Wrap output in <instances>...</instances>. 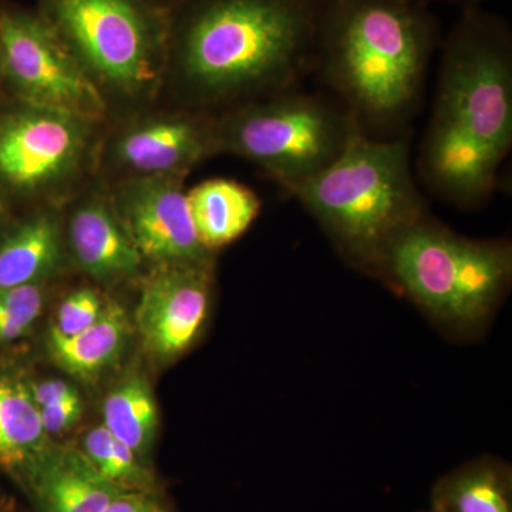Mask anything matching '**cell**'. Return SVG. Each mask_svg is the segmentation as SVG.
Segmentation results:
<instances>
[{
	"label": "cell",
	"instance_id": "83f0119b",
	"mask_svg": "<svg viewBox=\"0 0 512 512\" xmlns=\"http://www.w3.org/2000/svg\"><path fill=\"white\" fill-rule=\"evenodd\" d=\"M420 512H433V511H430V510H426V511H420Z\"/></svg>",
	"mask_w": 512,
	"mask_h": 512
},
{
	"label": "cell",
	"instance_id": "277c9868",
	"mask_svg": "<svg viewBox=\"0 0 512 512\" xmlns=\"http://www.w3.org/2000/svg\"><path fill=\"white\" fill-rule=\"evenodd\" d=\"M346 261L373 274L384 249L427 215L406 140H372L357 130L325 170L291 192Z\"/></svg>",
	"mask_w": 512,
	"mask_h": 512
},
{
	"label": "cell",
	"instance_id": "8fae6325",
	"mask_svg": "<svg viewBox=\"0 0 512 512\" xmlns=\"http://www.w3.org/2000/svg\"><path fill=\"white\" fill-rule=\"evenodd\" d=\"M211 299V262L157 265L144 279L134 315L148 352L161 360L187 352L205 328Z\"/></svg>",
	"mask_w": 512,
	"mask_h": 512
},
{
	"label": "cell",
	"instance_id": "6da1fadb",
	"mask_svg": "<svg viewBox=\"0 0 512 512\" xmlns=\"http://www.w3.org/2000/svg\"><path fill=\"white\" fill-rule=\"evenodd\" d=\"M316 8L309 0H198L173 23L167 76L198 109L284 92L315 50Z\"/></svg>",
	"mask_w": 512,
	"mask_h": 512
},
{
	"label": "cell",
	"instance_id": "ffe728a7",
	"mask_svg": "<svg viewBox=\"0 0 512 512\" xmlns=\"http://www.w3.org/2000/svg\"><path fill=\"white\" fill-rule=\"evenodd\" d=\"M103 426L121 443L144 456L156 436L158 413L150 384L143 376L121 380L103 404Z\"/></svg>",
	"mask_w": 512,
	"mask_h": 512
},
{
	"label": "cell",
	"instance_id": "2e32d148",
	"mask_svg": "<svg viewBox=\"0 0 512 512\" xmlns=\"http://www.w3.org/2000/svg\"><path fill=\"white\" fill-rule=\"evenodd\" d=\"M433 512H512V468L480 456L441 476L430 493Z\"/></svg>",
	"mask_w": 512,
	"mask_h": 512
},
{
	"label": "cell",
	"instance_id": "d6986e66",
	"mask_svg": "<svg viewBox=\"0 0 512 512\" xmlns=\"http://www.w3.org/2000/svg\"><path fill=\"white\" fill-rule=\"evenodd\" d=\"M128 319L123 306L107 302L100 318L89 328L70 338L49 332L50 356L69 375L90 379L113 365L123 352Z\"/></svg>",
	"mask_w": 512,
	"mask_h": 512
},
{
	"label": "cell",
	"instance_id": "cb8c5ba5",
	"mask_svg": "<svg viewBox=\"0 0 512 512\" xmlns=\"http://www.w3.org/2000/svg\"><path fill=\"white\" fill-rule=\"evenodd\" d=\"M39 413L47 436L60 434L74 426L82 417V399L77 397V399L67 400V402L40 407Z\"/></svg>",
	"mask_w": 512,
	"mask_h": 512
},
{
	"label": "cell",
	"instance_id": "d4e9b609",
	"mask_svg": "<svg viewBox=\"0 0 512 512\" xmlns=\"http://www.w3.org/2000/svg\"><path fill=\"white\" fill-rule=\"evenodd\" d=\"M106 512H170L156 491H123Z\"/></svg>",
	"mask_w": 512,
	"mask_h": 512
},
{
	"label": "cell",
	"instance_id": "ac0fdd59",
	"mask_svg": "<svg viewBox=\"0 0 512 512\" xmlns=\"http://www.w3.org/2000/svg\"><path fill=\"white\" fill-rule=\"evenodd\" d=\"M62 228L55 211L36 212L0 244V286L39 284L62 264Z\"/></svg>",
	"mask_w": 512,
	"mask_h": 512
},
{
	"label": "cell",
	"instance_id": "484cf974",
	"mask_svg": "<svg viewBox=\"0 0 512 512\" xmlns=\"http://www.w3.org/2000/svg\"><path fill=\"white\" fill-rule=\"evenodd\" d=\"M29 389L39 409L40 407L52 406V404L63 403L80 397L76 387L69 382H64V380H43L39 383H30Z\"/></svg>",
	"mask_w": 512,
	"mask_h": 512
},
{
	"label": "cell",
	"instance_id": "9c48e42d",
	"mask_svg": "<svg viewBox=\"0 0 512 512\" xmlns=\"http://www.w3.org/2000/svg\"><path fill=\"white\" fill-rule=\"evenodd\" d=\"M0 79L16 103L103 121L106 97L40 13L0 10Z\"/></svg>",
	"mask_w": 512,
	"mask_h": 512
},
{
	"label": "cell",
	"instance_id": "52a82bcc",
	"mask_svg": "<svg viewBox=\"0 0 512 512\" xmlns=\"http://www.w3.org/2000/svg\"><path fill=\"white\" fill-rule=\"evenodd\" d=\"M357 130L349 111L284 90L214 119V154L252 161L292 192L333 163Z\"/></svg>",
	"mask_w": 512,
	"mask_h": 512
},
{
	"label": "cell",
	"instance_id": "4fadbf2b",
	"mask_svg": "<svg viewBox=\"0 0 512 512\" xmlns=\"http://www.w3.org/2000/svg\"><path fill=\"white\" fill-rule=\"evenodd\" d=\"M67 242L74 261L99 281L136 275L146 259L121 221L110 194L92 191L73 205Z\"/></svg>",
	"mask_w": 512,
	"mask_h": 512
},
{
	"label": "cell",
	"instance_id": "603a6c76",
	"mask_svg": "<svg viewBox=\"0 0 512 512\" xmlns=\"http://www.w3.org/2000/svg\"><path fill=\"white\" fill-rule=\"evenodd\" d=\"M106 302L96 289L82 288L70 293L59 306L50 332L63 338L77 335L100 318Z\"/></svg>",
	"mask_w": 512,
	"mask_h": 512
},
{
	"label": "cell",
	"instance_id": "7a4b0ae2",
	"mask_svg": "<svg viewBox=\"0 0 512 512\" xmlns=\"http://www.w3.org/2000/svg\"><path fill=\"white\" fill-rule=\"evenodd\" d=\"M512 144V53L507 29L468 12L444 50L420 167L431 188L460 205L494 190Z\"/></svg>",
	"mask_w": 512,
	"mask_h": 512
},
{
	"label": "cell",
	"instance_id": "5bb4252c",
	"mask_svg": "<svg viewBox=\"0 0 512 512\" xmlns=\"http://www.w3.org/2000/svg\"><path fill=\"white\" fill-rule=\"evenodd\" d=\"M39 512H106L123 488L101 476L80 448L49 447L23 478Z\"/></svg>",
	"mask_w": 512,
	"mask_h": 512
},
{
	"label": "cell",
	"instance_id": "5b68a950",
	"mask_svg": "<svg viewBox=\"0 0 512 512\" xmlns=\"http://www.w3.org/2000/svg\"><path fill=\"white\" fill-rule=\"evenodd\" d=\"M372 275L451 335H473L510 291L512 247L463 237L424 215L392 239Z\"/></svg>",
	"mask_w": 512,
	"mask_h": 512
},
{
	"label": "cell",
	"instance_id": "8992f818",
	"mask_svg": "<svg viewBox=\"0 0 512 512\" xmlns=\"http://www.w3.org/2000/svg\"><path fill=\"white\" fill-rule=\"evenodd\" d=\"M39 13L107 103H143L163 86L174 18L158 0H42Z\"/></svg>",
	"mask_w": 512,
	"mask_h": 512
},
{
	"label": "cell",
	"instance_id": "7402d4cb",
	"mask_svg": "<svg viewBox=\"0 0 512 512\" xmlns=\"http://www.w3.org/2000/svg\"><path fill=\"white\" fill-rule=\"evenodd\" d=\"M39 284L0 286V343H9L25 335L43 309Z\"/></svg>",
	"mask_w": 512,
	"mask_h": 512
},
{
	"label": "cell",
	"instance_id": "3957f363",
	"mask_svg": "<svg viewBox=\"0 0 512 512\" xmlns=\"http://www.w3.org/2000/svg\"><path fill=\"white\" fill-rule=\"evenodd\" d=\"M433 39L416 0H332L316 46L323 76L357 123L390 126L419 99Z\"/></svg>",
	"mask_w": 512,
	"mask_h": 512
},
{
	"label": "cell",
	"instance_id": "7c38bea8",
	"mask_svg": "<svg viewBox=\"0 0 512 512\" xmlns=\"http://www.w3.org/2000/svg\"><path fill=\"white\" fill-rule=\"evenodd\" d=\"M214 156V119L197 113L147 114L111 137L107 158L124 178L181 177Z\"/></svg>",
	"mask_w": 512,
	"mask_h": 512
},
{
	"label": "cell",
	"instance_id": "e0dca14e",
	"mask_svg": "<svg viewBox=\"0 0 512 512\" xmlns=\"http://www.w3.org/2000/svg\"><path fill=\"white\" fill-rule=\"evenodd\" d=\"M47 437L29 383L0 372V470L23 481L50 447Z\"/></svg>",
	"mask_w": 512,
	"mask_h": 512
},
{
	"label": "cell",
	"instance_id": "ba28073f",
	"mask_svg": "<svg viewBox=\"0 0 512 512\" xmlns=\"http://www.w3.org/2000/svg\"><path fill=\"white\" fill-rule=\"evenodd\" d=\"M100 121L16 103L0 113V191L16 198L59 194L83 175Z\"/></svg>",
	"mask_w": 512,
	"mask_h": 512
},
{
	"label": "cell",
	"instance_id": "4316f807",
	"mask_svg": "<svg viewBox=\"0 0 512 512\" xmlns=\"http://www.w3.org/2000/svg\"><path fill=\"white\" fill-rule=\"evenodd\" d=\"M309 2H312L313 5H322V3H330L332 0H309Z\"/></svg>",
	"mask_w": 512,
	"mask_h": 512
},
{
	"label": "cell",
	"instance_id": "44dd1931",
	"mask_svg": "<svg viewBox=\"0 0 512 512\" xmlns=\"http://www.w3.org/2000/svg\"><path fill=\"white\" fill-rule=\"evenodd\" d=\"M94 468L111 483L126 491H154L153 474L140 463V457L121 443L104 426L86 434L82 448Z\"/></svg>",
	"mask_w": 512,
	"mask_h": 512
},
{
	"label": "cell",
	"instance_id": "9a60e30c",
	"mask_svg": "<svg viewBox=\"0 0 512 512\" xmlns=\"http://www.w3.org/2000/svg\"><path fill=\"white\" fill-rule=\"evenodd\" d=\"M192 222L202 247L214 252L241 238L261 211V200L247 185L211 178L187 191Z\"/></svg>",
	"mask_w": 512,
	"mask_h": 512
},
{
	"label": "cell",
	"instance_id": "30bf717a",
	"mask_svg": "<svg viewBox=\"0 0 512 512\" xmlns=\"http://www.w3.org/2000/svg\"><path fill=\"white\" fill-rule=\"evenodd\" d=\"M181 177L124 178L110 198L144 259L157 265L210 264Z\"/></svg>",
	"mask_w": 512,
	"mask_h": 512
}]
</instances>
